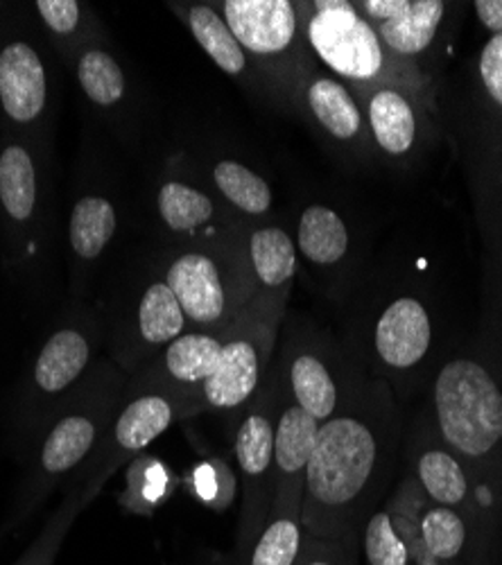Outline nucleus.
I'll return each instance as SVG.
<instances>
[{
    "label": "nucleus",
    "mask_w": 502,
    "mask_h": 565,
    "mask_svg": "<svg viewBox=\"0 0 502 565\" xmlns=\"http://www.w3.org/2000/svg\"><path fill=\"white\" fill-rule=\"evenodd\" d=\"M165 282L186 319L202 331L222 326L229 317V295H226L217 263L206 254L195 252L179 256L170 265Z\"/></svg>",
    "instance_id": "11"
},
{
    "label": "nucleus",
    "mask_w": 502,
    "mask_h": 565,
    "mask_svg": "<svg viewBox=\"0 0 502 565\" xmlns=\"http://www.w3.org/2000/svg\"><path fill=\"white\" fill-rule=\"evenodd\" d=\"M189 25L195 41L202 45L204 53L226 73L241 75L247 68V55L243 45L226 25V21L209 6H195L189 12Z\"/></svg>",
    "instance_id": "26"
},
{
    "label": "nucleus",
    "mask_w": 502,
    "mask_h": 565,
    "mask_svg": "<svg viewBox=\"0 0 502 565\" xmlns=\"http://www.w3.org/2000/svg\"><path fill=\"white\" fill-rule=\"evenodd\" d=\"M398 530L444 565H493V534L471 515L432 504L407 478L389 498Z\"/></svg>",
    "instance_id": "3"
},
{
    "label": "nucleus",
    "mask_w": 502,
    "mask_h": 565,
    "mask_svg": "<svg viewBox=\"0 0 502 565\" xmlns=\"http://www.w3.org/2000/svg\"><path fill=\"white\" fill-rule=\"evenodd\" d=\"M448 12V6L441 0H405L403 10L381 25H376V32L385 45V51L413 60L426 53Z\"/></svg>",
    "instance_id": "15"
},
{
    "label": "nucleus",
    "mask_w": 502,
    "mask_h": 565,
    "mask_svg": "<svg viewBox=\"0 0 502 565\" xmlns=\"http://www.w3.org/2000/svg\"><path fill=\"white\" fill-rule=\"evenodd\" d=\"M360 565H413V552L403 539L392 500L374 511L357 534Z\"/></svg>",
    "instance_id": "23"
},
{
    "label": "nucleus",
    "mask_w": 502,
    "mask_h": 565,
    "mask_svg": "<svg viewBox=\"0 0 502 565\" xmlns=\"http://www.w3.org/2000/svg\"><path fill=\"white\" fill-rule=\"evenodd\" d=\"M177 401L168 394H143L116 420L114 441L122 452H139L159 439L177 418Z\"/></svg>",
    "instance_id": "17"
},
{
    "label": "nucleus",
    "mask_w": 502,
    "mask_h": 565,
    "mask_svg": "<svg viewBox=\"0 0 502 565\" xmlns=\"http://www.w3.org/2000/svg\"><path fill=\"white\" fill-rule=\"evenodd\" d=\"M159 213L172 231H193L213 217L215 206L195 188L170 181L159 193Z\"/></svg>",
    "instance_id": "30"
},
{
    "label": "nucleus",
    "mask_w": 502,
    "mask_h": 565,
    "mask_svg": "<svg viewBox=\"0 0 502 565\" xmlns=\"http://www.w3.org/2000/svg\"><path fill=\"white\" fill-rule=\"evenodd\" d=\"M213 181L226 200L249 215H263L271 206L269 185L243 163L220 161L213 168Z\"/></svg>",
    "instance_id": "29"
},
{
    "label": "nucleus",
    "mask_w": 502,
    "mask_h": 565,
    "mask_svg": "<svg viewBox=\"0 0 502 565\" xmlns=\"http://www.w3.org/2000/svg\"><path fill=\"white\" fill-rule=\"evenodd\" d=\"M116 231L114 206L103 198H84L71 217V245L77 256L96 258Z\"/></svg>",
    "instance_id": "27"
},
{
    "label": "nucleus",
    "mask_w": 502,
    "mask_h": 565,
    "mask_svg": "<svg viewBox=\"0 0 502 565\" xmlns=\"http://www.w3.org/2000/svg\"><path fill=\"white\" fill-rule=\"evenodd\" d=\"M0 200L6 211L17 220L25 222L36 202V177L30 154L12 146L0 157Z\"/></svg>",
    "instance_id": "28"
},
{
    "label": "nucleus",
    "mask_w": 502,
    "mask_h": 565,
    "mask_svg": "<svg viewBox=\"0 0 502 565\" xmlns=\"http://www.w3.org/2000/svg\"><path fill=\"white\" fill-rule=\"evenodd\" d=\"M222 19L243 51L260 57L286 53L297 36V12L288 0H226Z\"/></svg>",
    "instance_id": "12"
},
{
    "label": "nucleus",
    "mask_w": 502,
    "mask_h": 565,
    "mask_svg": "<svg viewBox=\"0 0 502 565\" xmlns=\"http://www.w3.org/2000/svg\"><path fill=\"white\" fill-rule=\"evenodd\" d=\"M222 347L224 335L211 331L184 333L165 347L161 371L172 385L200 394L220 362Z\"/></svg>",
    "instance_id": "16"
},
{
    "label": "nucleus",
    "mask_w": 502,
    "mask_h": 565,
    "mask_svg": "<svg viewBox=\"0 0 502 565\" xmlns=\"http://www.w3.org/2000/svg\"><path fill=\"white\" fill-rule=\"evenodd\" d=\"M367 120L376 146L389 157H405L415 150L419 118L417 109L396 86H378L367 100Z\"/></svg>",
    "instance_id": "14"
},
{
    "label": "nucleus",
    "mask_w": 502,
    "mask_h": 565,
    "mask_svg": "<svg viewBox=\"0 0 502 565\" xmlns=\"http://www.w3.org/2000/svg\"><path fill=\"white\" fill-rule=\"evenodd\" d=\"M274 331L277 326L269 315L241 317L226 331L220 362L200 392L206 407L232 412L254 401L269 364Z\"/></svg>",
    "instance_id": "7"
},
{
    "label": "nucleus",
    "mask_w": 502,
    "mask_h": 565,
    "mask_svg": "<svg viewBox=\"0 0 502 565\" xmlns=\"http://www.w3.org/2000/svg\"><path fill=\"white\" fill-rule=\"evenodd\" d=\"M314 120L338 140H355L362 136L364 122L351 90L335 77L322 75L310 82L306 93Z\"/></svg>",
    "instance_id": "19"
},
{
    "label": "nucleus",
    "mask_w": 502,
    "mask_h": 565,
    "mask_svg": "<svg viewBox=\"0 0 502 565\" xmlns=\"http://www.w3.org/2000/svg\"><path fill=\"white\" fill-rule=\"evenodd\" d=\"M353 565H360V554H357V558L353 561Z\"/></svg>",
    "instance_id": "37"
},
{
    "label": "nucleus",
    "mask_w": 502,
    "mask_h": 565,
    "mask_svg": "<svg viewBox=\"0 0 502 565\" xmlns=\"http://www.w3.org/2000/svg\"><path fill=\"white\" fill-rule=\"evenodd\" d=\"M432 312L419 297L392 299L372 323L370 360L385 383L415 379L432 358Z\"/></svg>",
    "instance_id": "8"
},
{
    "label": "nucleus",
    "mask_w": 502,
    "mask_h": 565,
    "mask_svg": "<svg viewBox=\"0 0 502 565\" xmlns=\"http://www.w3.org/2000/svg\"><path fill=\"white\" fill-rule=\"evenodd\" d=\"M430 423L478 478L502 466V379L482 351L441 362L430 387Z\"/></svg>",
    "instance_id": "2"
},
{
    "label": "nucleus",
    "mask_w": 502,
    "mask_h": 565,
    "mask_svg": "<svg viewBox=\"0 0 502 565\" xmlns=\"http://www.w3.org/2000/svg\"><path fill=\"white\" fill-rule=\"evenodd\" d=\"M322 423L314 420L297 403H281L277 430H274V476H277V491H274V507L292 513H301L306 468L317 441Z\"/></svg>",
    "instance_id": "10"
},
{
    "label": "nucleus",
    "mask_w": 502,
    "mask_h": 565,
    "mask_svg": "<svg viewBox=\"0 0 502 565\" xmlns=\"http://www.w3.org/2000/svg\"><path fill=\"white\" fill-rule=\"evenodd\" d=\"M303 543L301 513L271 509L263 532L238 565H297Z\"/></svg>",
    "instance_id": "20"
},
{
    "label": "nucleus",
    "mask_w": 502,
    "mask_h": 565,
    "mask_svg": "<svg viewBox=\"0 0 502 565\" xmlns=\"http://www.w3.org/2000/svg\"><path fill=\"white\" fill-rule=\"evenodd\" d=\"M281 403L277 390L254 396L252 409L236 430V459L243 476V511L236 543V565L247 556L263 532L274 507L277 476H274V430Z\"/></svg>",
    "instance_id": "4"
},
{
    "label": "nucleus",
    "mask_w": 502,
    "mask_h": 565,
    "mask_svg": "<svg viewBox=\"0 0 502 565\" xmlns=\"http://www.w3.org/2000/svg\"><path fill=\"white\" fill-rule=\"evenodd\" d=\"M357 558V534L331 541L306 534L297 565H353Z\"/></svg>",
    "instance_id": "32"
},
{
    "label": "nucleus",
    "mask_w": 502,
    "mask_h": 565,
    "mask_svg": "<svg viewBox=\"0 0 502 565\" xmlns=\"http://www.w3.org/2000/svg\"><path fill=\"white\" fill-rule=\"evenodd\" d=\"M77 77L86 96L103 107L116 105L125 93V75L118 62L103 51H88L79 60Z\"/></svg>",
    "instance_id": "31"
},
{
    "label": "nucleus",
    "mask_w": 502,
    "mask_h": 565,
    "mask_svg": "<svg viewBox=\"0 0 502 565\" xmlns=\"http://www.w3.org/2000/svg\"><path fill=\"white\" fill-rule=\"evenodd\" d=\"M256 278L265 290H279L297 271V249L290 235L279 226H265L252 233L249 241Z\"/></svg>",
    "instance_id": "24"
},
{
    "label": "nucleus",
    "mask_w": 502,
    "mask_h": 565,
    "mask_svg": "<svg viewBox=\"0 0 502 565\" xmlns=\"http://www.w3.org/2000/svg\"><path fill=\"white\" fill-rule=\"evenodd\" d=\"M88 342L82 333L60 331L41 349L34 364V383L45 394H60L71 387L88 364Z\"/></svg>",
    "instance_id": "18"
},
{
    "label": "nucleus",
    "mask_w": 502,
    "mask_h": 565,
    "mask_svg": "<svg viewBox=\"0 0 502 565\" xmlns=\"http://www.w3.org/2000/svg\"><path fill=\"white\" fill-rule=\"evenodd\" d=\"M186 315L165 280L152 282L139 306V333L150 347H168L186 333Z\"/></svg>",
    "instance_id": "25"
},
{
    "label": "nucleus",
    "mask_w": 502,
    "mask_h": 565,
    "mask_svg": "<svg viewBox=\"0 0 502 565\" xmlns=\"http://www.w3.org/2000/svg\"><path fill=\"white\" fill-rule=\"evenodd\" d=\"M409 478L426 500L471 515L495 536V515L476 482L478 476L437 437L432 423L426 418L419 420L417 433L409 439Z\"/></svg>",
    "instance_id": "6"
},
{
    "label": "nucleus",
    "mask_w": 502,
    "mask_h": 565,
    "mask_svg": "<svg viewBox=\"0 0 502 565\" xmlns=\"http://www.w3.org/2000/svg\"><path fill=\"white\" fill-rule=\"evenodd\" d=\"M0 100L17 122L34 120L45 107V71L28 43H10L0 53Z\"/></svg>",
    "instance_id": "13"
},
{
    "label": "nucleus",
    "mask_w": 502,
    "mask_h": 565,
    "mask_svg": "<svg viewBox=\"0 0 502 565\" xmlns=\"http://www.w3.org/2000/svg\"><path fill=\"white\" fill-rule=\"evenodd\" d=\"M473 8L480 23L489 32L502 34V0H478V3H473Z\"/></svg>",
    "instance_id": "36"
},
{
    "label": "nucleus",
    "mask_w": 502,
    "mask_h": 565,
    "mask_svg": "<svg viewBox=\"0 0 502 565\" xmlns=\"http://www.w3.org/2000/svg\"><path fill=\"white\" fill-rule=\"evenodd\" d=\"M308 39L317 57L353 82H378L387 71V51L376 28L353 3H317Z\"/></svg>",
    "instance_id": "5"
},
{
    "label": "nucleus",
    "mask_w": 502,
    "mask_h": 565,
    "mask_svg": "<svg viewBox=\"0 0 502 565\" xmlns=\"http://www.w3.org/2000/svg\"><path fill=\"white\" fill-rule=\"evenodd\" d=\"M36 10L53 32L68 34L77 28L79 6L75 0H36Z\"/></svg>",
    "instance_id": "34"
},
{
    "label": "nucleus",
    "mask_w": 502,
    "mask_h": 565,
    "mask_svg": "<svg viewBox=\"0 0 502 565\" xmlns=\"http://www.w3.org/2000/svg\"><path fill=\"white\" fill-rule=\"evenodd\" d=\"M286 379L292 403L308 412L314 420H329L362 379H351L344 366H338L327 349L314 344H297L290 349Z\"/></svg>",
    "instance_id": "9"
},
{
    "label": "nucleus",
    "mask_w": 502,
    "mask_h": 565,
    "mask_svg": "<svg viewBox=\"0 0 502 565\" xmlns=\"http://www.w3.org/2000/svg\"><path fill=\"white\" fill-rule=\"evenodd\" d=\"M96 435V420L86 414H71L62 418L41 448V466L45 473H68L94 448Z\"/></svg>",
    "instance_id": "22"
},
{
    "label": "nucleus",
    "mask_w": 502,
    "mask_h": 565,
    "mask_svg": "<svg viewBox=\"0 0 502 565\" xmlns=\"http://www.w3.org/2000/svg\"><path fill=\"white\" fill-rule=\"evenodd\" d=\"M297 245L308 260L317 265H335L349 249L346 224L329 206H308L299 220Z\"/></svg>",
    "instance_id": "21"
},
{
    "label": "nucleus",
    "mask_w": 502,
    "mask_h": 565,
    "mask_svg": "<svg viewBox=\"0 0 502 565\" xmlns=\"http://www.w3.org/2000/svg\"><path fill=\"white\" fill-rule=\"evenodd\" d=\"M400 433L392 385L362 379L342 407L319 426L303 484L306 534L331 541L360 534L364 521L387 502Z\"/></svg>",
    "instance_id": "1"
},
{
    "label": "nucleus",
    "mask_w": 502,
    "mask_h": 565,
    "mask_svg": "<svg viewBox=\"0 0 502 565\" xmlns=\"http://www.w3.org/2000/svg\"><path fill=\"white\" fill-rule=\"evenodd\" d=\"M62 536H64V530H60V527L49 530V534H43L39 545L32 547L19 565H53V558L57 554Z\"/></svg>",
    "instance_id": "35"
},
{
    "label": "nucleus",
    "mask_w": 502,
    "mask_h": 565,
    "mask_svg": "<svg viewBox=\"0 0 502 565\" xmlns=\"http://www.w3.org/2000/svg\"><path fill=\"white\" fill-rule=\"evenodd\" d=\"M478 73L489 98L502 109V34H493L480 53Z\"/></svg>",
    "instance_id": "33"
}]
</instances>
